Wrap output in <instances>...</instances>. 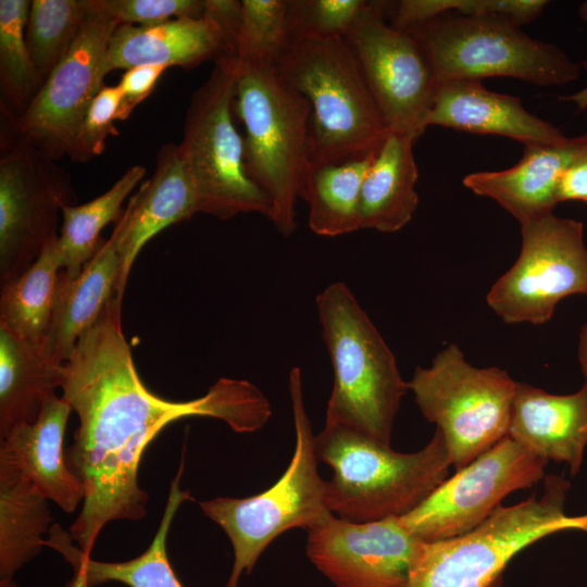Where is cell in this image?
Instances as JSON below:
<instances>
[{
	"mask_svg": "<svg viewBox=\"0 0 587 587\" xmlns=\"http://www.w3.org/2000/svg\"><path fill=\"white\" fill-rule=\"evenodd\" d=\"M121 304L112 299L82 335L64 364L61 387V398L79 420L65 459L84 491L70 536L86 557L108 523L146 516L149 497L138 483L139 463L164 427L200 416L221 420L236 433H253L272 415L268 399L246 379L220 378L205 395L186 401L150 391L124 337Z\"/></svg>",
	"mask_w": 587,
	"mask_h": 587,
	"instance_id": "cell-1",
	"label": "cell"
},
{
	"mask_svg": "<svg viewBox=\"0 0 587 587\" xmlns=\"http://www.w3.org/2000/svg\"><path fill=\"white\" fill-rule=\"evenodd\" d=\"M315 304L334 372L325 424L345 426L390 446L409 382L347 284L327 285Z\"/></svg>",
	"mask_w": 587,
	"mask_h": 587,
	"instance_id": "cell-2",
	"label": "cell"
},
{
	"mask_svg": "<svg viewBox=\"0 0 587 587\" xmlns=\"http://www.w3.org/2000/svg\"><path fill=\"white\" fill-rule=\"evenodd\" d=\"M315 450L319 461L333 470L327 480L332 513L352 523L408 514L447 478L452 465L437 428L424 448L402 453L351 428L325 424L315 435Z\"/></svg>",
	"mask_w": 587,
	"mask_h": 587,
	"instance_id": "cell-3",
	"label": "cell"
},
{
	"mask_svg": "<svg viewBox=\"0 0 587 587\" xmlns=\"http://www.w3.org/2000/svg\"><path fill=\"white\" fill-rule=\"evenodd\" d=\"M234 109L243 124L245 167L271 203L268 220L285 237L297 226L296 203L311 163L308 99L271 61H240Z\"/></svg>",
	"mask_w": 587,
	"mask_h": 587,
	"instance_id": "cell-4",
	"label": "cell"
},
{
	"mask_svg": "<svg viewBox=\"0 0 587 587\" xmlns=\"http://www.w3.org/2000/svg\"><path fill=\"white\" fill-rule=\"evenodd\" d=\"M311 109V162L340 163L378 150L388 134L344 37L291 42L276 63Z\"/></svg>",
	"mask_w": 587,
	"mask_h": 587,
	"instance_id": "cell-5",
	"label": "cell"
},
{
	"mask_svg": "<svg viewBox=\"0 0 587 587\" xmlns=\"http://www.w3.org/2000/svg\"><path fill=\"white\" fill-rule=\"evenodd\" d=\"M289 394L296 447L280 478L254 496L200 502L203 514L221 526L233 546L234 564L225 587H238L242 573H251L262 552L284 532L294 527L310 530L334 516L327 503V480L317 470L315 435L297 366L289 373Z\"/></svg>",
	"mask_w": 587,
	"mask_h": 587,
	"instance_id": "cell-6",
	"label": "cell"
},
{
	"mask_svg": "<svg viewBox=\"0 0 587 587\" xmlns=\"http://www.w3.org/2000/svg\"><path fill=\"white\" fill-rule=\"evenodd\" d=\"M544 492L514 505H500L461 536L424 542L409 587H491L507 564L537 540L563 530L587 532V514L570 516L571 484L547 475Z\"/></svg>",
	"mask_w": 587,
	"mask_h": 587,
	"instance_id": "cell-7",
	"label": "cell"
},
{
	"mask_svg": "<svg viewBox=\"0 0 587 587\" xmlns=\"http://www.w3.org/2000/svg\"><path fill=\"white\" fill-rule=\"evenodd\" d=\"M405 32L423 48L438 84L501 76L559 86L580 72L559 47L528 36L507 17L449 13Z\"/></svg>",
	"mask_w": 587,
	"mask_h": 587,
	"instance_id": "cell-8",
	"label": "cell"
},
{
	"mask_svg": "<svg viewBox=\"0 0 587 587\" xmlns=\"http://www.w3.org/2000/svg\"><path fill=\"white\" fill-rule=\"evenodd\" d=\"M238 65L236 57L214 61L210 76L190 99L179 148L199 213L221 220L241 213L268 218L271 203L247 174L243 137L233 122Z\"/></svg>",
	"mask_w": 587,
	"mask_h": 587,
	"instance_id": "cell-9",
	"label": "cell"
},
{
	"mask_svg": "<svg viewBox=\"0 0 587 587\" xmlns=\"http://www.w3.org/2000/svg\"><path fill=\"white\" fill-rule=\"evenodd\" d=\"M516 382L499 367H475L451 344L409 388L424 417L436 424L458 471L509 435Z\"/></svg>",
	"mask_w": 587,
	"mask_h": 587,
	"instance_id": "cell-10",
	"label": "cell"
},
{
	"mask_svg": "<svg viewBox=\"0 0 587 587\" xmlns=\"http://www.w3.org/2000/svg\"><path fill=\"white\" fill-rule=\"evenodd\" d=\"M75 200L64 168L17 135L12 126L10 132L2 133L0 283L23 273L59 238L62 207Z\"/></svg>",
	"mask_w": 587,
	"mask_h": 587,
	"instance_id": "cell-11",
	"label": "cell"
},
{
	"mask_svg": "<svg viewBox=\"0 0 587 587\" xmlns=\"http://www.w3.org/2000/svg\"><path fill=\"white\" fill-rule=\"evenodd\" d=\"M521 236L517 260L486 300L504 323L540 325L562 299L587 296L584 224L552 213L522 224Z\"/></svg>",
	"mask_w": 587,
	"mask_h": 587,
	"instance_id": "cell-12",
	"label": "cell"
},
{
	"mask_svg": "<svg viewBox=\"0 0 587 587\" xmlns=\"http://www.w3.org/2000/svg\"><path fill=\"white\" fill-rule=\"evenodd\" d=\"M384 2L367 1L344 37L390 133L415 141L425 132L437 80L423 48L388 24Z\"/></svg>",
	"mask_w": 587,
	"mask_h": 587,
	"instance_id": "cell-13",
	"label": "cell"
},
{
	"mask_svg": "<svg viewBox=\"0 0 587 587\" xmlns=\"http://www.w3.org/2000/svg\"><path fill=\"white\" fill-rule=\"evenodd\" d=\"M548 462L507 436L399 519L423 542L461 536L483 523L509 494L544 479Z\"/></svg>",
	"mask_w": 587,
	"mask_h": 587,
	"instance_id": "cell-14",
	"label": "cell"
},
{
	"mask_svg": "<svg viewBox=\"0 0 587 587\" xmlns=\"http://www.w3.org/2000/svg\"><path fill=\"white\" fill-rule=\"evenodd\" d=\"M118 25L98 0L97 11L25 112L15 117L1 109L15 133L49 159L67 155L91 101L105 86L103 80L110 73L108 47Z\"/></svg>",
	"mask_w": 587,
	"mask_h": 587,
	"instance_id": "cell-15",
	"label": "cell"
},
{
	"mask_svg": "<svg viewBox=\"0 0 587 587\" xmlns=\"http://www.w3.org/2000/svg\"><path fill=\"white\" fill-rule=\"evenodd\" d=\"M307 532L309 560L336 587H409L424 544L399 517L352 523L334 515Z\"/></svg>",
	"mask_w": 587,
	"mask_h": 587,
	"instance_id": "cell-16",
	"label": "cell"
},
{
	"mask_svg": "<svg viewBox=\"0 0 587 587\" xmlns=\"http://www.w3.org/2000/svg\"><path fill=\"white\" fill-rule=\"evenodd\" d=\"M71 411L66 401L53 395L35 422L14 427L0 444V473L29 480L66 513L84 499L82 483L67 466L63 450Z\"/></svg>",
	"mask_w": 587,
	"mask_h": 587,
	"instance_id": "cell-17",
	"label": "cell"
},
{
	"mask_svg": "<svg viewBox=\"0 0 587 587\" xmlns=\"http://www.w3.org/2000/svg\"><path fill=\"white\" fill-rule=\"evenodd\" d=\"M424 125L509 137L524 146L557 145L567 138L527 111L519 97L491 91L473 79L439 83Z\"/></svg>",
	"mask_w": 587,
	"mask_h": 587,
	"instance_id": "cell-18",
	"label": "cell"
},
{
	"mask_svg": "<svg viewBox=\"0 0 587 587\" xmlns=\"http://www.w3.org/2000/svg\"><path fill=\"white\" fill-rule=\"evenodd\" d=\"M584 155L587 133L557 145H528L512 167L471 173L463 178V185L496 201L522 225L553 213L562 173Z\"/></svg>",
	"mask_w": 587,
	"mask_h": 587,
	"instance_id": "cell-19",
	"label": "cell"
},
{
	"mask_svg": "<svg viewBox=\"0 0 587 587\" xmlns=\"http://www.w3.org/2000/svg\"><path fill=\"white\" fill-rule=\"evenodd\" d=\"M123 226L121 215L109 239L102 241L78 275L68 277L60 272L54 309L41 348L50 360L65 364L82 335L100 319L111 300L122 303L117 288Z\"/></svg>",
	"mask_w": 587,
	"mask_h": 587,
	"instance_id": "cell-20",
	"label": "cell"
},
{
	"mask_svg": "<svg viewBox=\"0 0 587 587\" xmlns=\"http://www.w3.org/2000/svg\"><path fill=\"white\" fill-rule=\"evenodd\" d=\"M508 436L539 458L567 463L576 475L587 447V384L552 395L516 382Z\"/></svg>",
	"mask_w": 587,
	"mask_h": 587,
	"instance_id": "cell-21",
	"label": "cell"
},
{
	"mask_svg": "<svg viewBox=\"0 0 587 587\" xmlns=\"http://www.w3.org/2000/svg\"><path fill=\"white\" fill-rule=\"evenodd\" d=\"M197 213V193L179 145L167 142L158 152L154 174L130 197L122 214V267L117 288L121 302L133 263L141 248L164 228Z\"/></svg>",
	"mask_w": 587,
	"mask_h": 587,
	"instance_id": "cell-22",
	"label": "cell"
},
{
	"mask_svg": "<svg viewBox=\"0 0 587 587\" xmlns=\"http://www.w3.org/2000/svg\"><path fill=\"white\" fill-rule=\"evenodd\" d=\"M223 57L232 55L221 29L205 14L150 26L120 24L108 47L110 72L148 64L190 68Z\"/></svg>",
	"mask_w": 587,
	"mask_h": 587,
	"instance_id": "cell-23",
	"label": "cell"
},
{
	"mask_svg": "<svg viewBox=\"0 0 587 587\" xmlns=\"http://www.w3.org/2000/svg\"><path fill=\"white\" fill-rule=\"evenodd\" d=\"M184 461L171 483L167 502L153 540L140 555L124 562H103L83 554L73 545L70 533L53 523L45 547L60 552L72 565L73 577L66 587H96L109 582H117L129 587H183L176 576L166 552V538L172 521L180 504L191 499L188 490L179 489Z\"/></svg>",
	"mask_w": 587,
	"mask_h": 587,
	"instance_id": "cell-24",
	"label": "cell"
},
{
	"mask_svg": "<svg viewBox=\"0 0 587 587\" xmlns=\"http://www.w3.org/2000/svg\"><path fill=\"white\" fill-rule=\"evenodd\" d=\"M414 142L388 132L362 185L360 229L395 233L411 221L419 204Z\"/></svg>",
	"mask_w": 587,
	"mask_h": 587,
	"instance_id": "cell-25",
	"label": "cell"
},
{
	"mask_svg": "<svg viewBox=\"0 0 587 587\" xmlns=\"http://www.w3.org/2000/svg\"><path fill=\"white\" fill-rule=\"evenodd\" d=\"M65 365L0 327V437L37 420L45 401L62 387Z\"/></svg>",
	"mask_w": 587,
	"mask_h": 587,
	"instance_id": "cell-26",
	"label": "cell"
},
{
	"mask_svg": "<svg viewBox=\"0 0 587 587\" xmlns=\"http://www.w3.org/2000/svg\"><path fill=\"white\" fill-rule=\"evenodd\" d=\"M376 152L340 163H310L300 198L308 203L314 234L336 237L360 229L362 185Z\"/></svg>",
	"mask_w": 587,
	"mask_h": 587,
	"instance_id": "cell-27",
	"label": "cell"
},
{
	"mask_svg": "<svg viewBox=\"0 0 587 587\" xmlns=\"http://www.w3.org/2000/svg\"><path fill=\"white\" fill-rule=\"evenodd\" d=\"M51 526L48 499L29 480L0 473V587H17L15 574L41 552Z\"/></svg>",
	"mask_w": 587,
	"mask_h": 587,
	"instance_id": "cell-28",
	"label": "cell"
},
{
	"mask_svg": "<svg viewBox=\"0 0 587 587\" xmlns=\"http://www.w3.org/2000/svg\"><path fill=\"white\" fill-rule=\"evenodd\" d=\"M57 241L49 243L23 273L2 282L0 288V327L40 351L62 270Z\"/></svg>",
	"mask_w": 587,
	"mask_h": 587,
	"instance_id": "cell-29",
	"label": "cell"
},
{
	"mask_svg": "<svg viewBox=\"0 0 587 587\" xmlns=\"http://www.w3.org/2000/svg\"><path fill=\"white\" fill-rule=\"evenodd\" d=\"M146 174L141 165L129 167L104 193L84 204L62 207V225L57 241L62 272L74 277L95 255L103 240L102 229L117 222L122 204Z\"/></svg>",
	"mask_w": 587,
	"mask_h": 587,
	"instance_id": "cell-30",
	"label": "cell"
},
{
	"mask_svg": "<svg viewBox=\"0 0 587 587\" xmlns=\"http://www.w3.org/2000/svg\"><path fill=\"white\" fill-rule=\"evenodd\" d=\"M30 1H0V85L8 111L18 117L45 83L35 66L25 39Z\"/></svg>",
	"mask_w": 587,
	"mask_h": 587,
	"instance_id": "cell-31",
	"label": "cell"
},
{
	"mask_svg": "<svg viewBox=\"0 0 587 587\" xmlns=\"http://www.w3.org/2000/svg\"><path fill=\"white\" fill-rule=\"evenodd\" d=\"M98 0H32L25 28L30 58L45 78L62 60Z\"/></svg>",
	"mask_w": 587,
	"mask_h": 587,
	"instance_id": "cell-32",
	"label": "cell"
},
{
	"mask_svg": "<svg viewBox=\"0 0 587 587\" xmlns=\"http://www.w3.org/2000/svg\"><path fill=\"white\" fill-rule=\"evenodd\" d=\"M288 0H242L236 57L240 61L275 64L291 45L287 23Z\"/></svg>",
	"mask_w": 587,
	"mask_h": 587,
	"instance_id": "cell-33",
	"label": "cell"
},
{
	"mask_svg": "<svg viewBox=\"0 0 587 587\" xmlns=\"http://www.w3.org/2000/svg\"><path fill=\"white\" fill-rule=\"evenodd\" d=\"M547 4L545 0H402L390 25L405 32L452 12L464 16H501L524 25L537 18Z\"/></svg>",
	"mask_w": 587,
	"mask_h": 587,
	"instance_id": "cell-34",
	"label": "cell"
},
{
	"mask_svg": "<svg viewBox=\"0 0 587 587\" xmlns=\"http://www.w3.org/2000/svg\"><path fill=\"white\" fill-rule=\"evenodd\" d=\"M365 0H288L291 42L305 38L345 37L366 5Z\"/></svg>",
	"mask_w": 587,
	"mask_h": 587,
	"instance_id": "cell-35",
	"label": "cell"
},
{
	"mask_svg": "<svg viewBox=\"0 0 587 587\" xmlns=\"http://www.w3.org/2000/svg\"><path fill=\"white\" fill-rule=\"evenodd\" d=\"M122 95L117 85L104 86L91 101L70 147L73 162H86L100 155L110 136H117Z\"/></svg>",
	"mask_w": 587,
	"mask_h": 587,
	"instance_id": "cell-36",
	"label": "cell"
},
{
	"mask_svg": "<svg viewBox=\"0 0 587 587\" xmlns=\"http://www.w3.org/2000/svg\"><path fill=\"white\" fill-rule=\"evenodd\" d=\"M120 24L150 26L174 18L200 17L204 0H99Z\"/></svg>",
	"mask_w": 587,
	"mask_h": 587,
	"instance_id": "cell-37",
	"label": "cell"
},
{
	"mask_svg": "<svg viewBox=\"0 0 587 587\" xmlns=\"http://www.w3.org/2000/svg\"><path fill=\"white\" fill-rule=\"evenodd\" d=\"M166 70V66L152 64L126 70L117 84L122 95L120 121L127 120L135 108L152 93Z\"/></svg>",
	"mask_w": 587,
	"mask_h": 587,
	"instance_id": "cell-38",
	"label": "cell"
},
{
	"mask_svg": "<svg viewBox=\"0 0 587 587\" xmlns=\"http://www.w3.org/2000/svg\"><path fill=\"white\" fill-rule=\"evenodd\" d=\"M203 14L216 23L222 32L229 54L236 57L237 35L241 20V1L204 0Z\"/></svg>",
	"mask_w": 587,
	"mask_h": 587,
	"instance_id": "cell-39",
	"label": "cell"
},
{
	"mask_svg": "<svg viewBox=\"0 0 587 587\" xmlns=\"http://www.w3.org/2000/svg\"><path fill=\"white\" fill-rule=\"evenodd\" d=\"M569 200H578L587 203V155L571 163L558 182V203Z\"/></svg>",
	"mask_w": 587,
	"mask_h": 587,
	"instance_id": "cell-40",
	"label": "cell"
},
{
	"mask_svg": "<svg viewBox=\"0 0 587 587\" xmlns=\"http://www.w3.org/2000/svg\"><path fill=\"white\" fill-rule=\"evenodd\" d=\"M578 15L583 22L587 24V1L579 4ZM561 99L564 101L574 102L577 109L583 111L587 108V86L573 95L561 97Z\"/></svg>",
	"mask_w": 587,
	"mask_h": 587,
	"instance_id": "cell-41",
	"label": "cell"
},
{
	"mask_svg": "<svg viewBox=\"0 0 587 587\" xmlns=\"http://www.w3.org/2000/svg\"><path fill=\"white\" fill-rule=\"evenodd\" d=\"M578 360L587 384V324L582 327L579 333Z\"/></svg>",
	"mask_w": 587,
	"mask_h": 587,
	"instance_id": "cell-42",
	"label": "cell"
}]
</instances>
